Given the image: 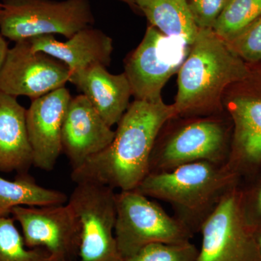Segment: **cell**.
<instances>
[{"instance_id":"cell-14","label":"cell","mask_w":261,"mask_h":261,"mask_svg":"<svg viewBox=\"0 0 261 261\" xmlns=\"http://www.w3.org/2000/svg\"><path fill=\"white\" fill-rule=\"evenodd\" d=\"M242 82L230 87L223 97V108L233 121L228 163H261V90L243 87Z\"/></svg>"},{"instance_id":"cell-25","label":"cell","mask_w":261,"mask_h":261,"mask_svg":"<svg viewBox=\"0 0 261 261\" xmlns=\"http://www.w3.org/2000/svg\"><path fill=\"white\" fill-rule=\"evenodd\" d=\"M9 49L10 48L8 47V43L7 42L6 38L0 32V71H1L5 61H6Z\"/></svg>"},{"instance_id":"cell-18","label":"cell","mask_w":261,"mask_h":261,"mask_svg":"<svg viewBox=\"0 0 261 261\" xmlns=\"http://www.w3.org/2000/svg\"><path fill=\"white\" fill-rule=\"evenodd\" d=\"M152 27L168 37L183 39L189 46L199 32L187 0H135Z\"/></svg>"},{"instance_id":"cell-12","label":"cell","mask_w":261,"mask_h":261,"mask_svg":"<svg viewBox=\"0 0 261 261\" xmlns=\"http://www.w3.org/2000/svg\"><path fill=\"white\" fill-rule=\"evenodd\" d=\"M65 87L32 99L27 110V128L33 166L43 171L54 168L62 152V128L71 99Z\"/></svg>"},{"instance_id":"cell-13","label":"cell","mask_w":261,"mask_h":261,"mask_svg":"<svg viewBox=\"0 0 261 261\" xmlns=\"http://www.w3.org/2000/svg\"><path fill=\"white\" fill-rule=\"evenodd\" d=\"M115 130L84 94L70 99L62 128V152L73 169L102 152L112 142Z\"/></svg>"},{"instance_id":"cell-7","label":"cell","mask_w":261,"mask_h":261,"mask_svg":"<svg viewBox=\"0 0 261 261\" xmlns=\"http://www.w3.org/2000/svg\"><path fill=\"white\" fill-rule=\"evenodd\" d=\"M190 46L149 25L142 42L126 57L124 72L137 100L159 102L168 81L186 59Z\"/></svg>"},{"instance_id":"cell-26","label":"cell","mask_w":261,"mask_h":261,"mask_svg":"<svg viewBox=\"0 0 261 261\" xmlns=\"http://www.w3.org/2000/svg\"><path fill=\"white\" fill-rule=\"evenodd\" d=\"M256 207L257 211L261 214V187L259 189L256 196Z\"/></svg>"},{"instance_id":"cell-11","label":"cell","mask_w":261,"mask_h":261,"mask_svg":"<svg viewBox=\"0 0 261 261\" xmlns=\"http://www.w3.org/2000/svg\"><path fill=\"white\" fill-rule=\"evenodd\" d=\"M68 67L49 55L33 50L29 40L10 48L0 71V93L32 99L64 87L69 82Z\"/></svg>"},{"instance_id":"cell-9","label":"cell","mask_w":261,"mask_h":261,"mask_svg":"<svg viewBox=\"0 0 261 261\" xmlns=\"http://www.w3.org/2000/svg\"><path fill=\"white\" fill-rule=\"evenodd\" d=\"M199 231L202 241L197 261H260L256 238L234 187L223 196Z\"/></svg>"},{"instance_id":"cell-10","label":"cell","mask_w":261,"mask_h":261,"mask_svg":"<svg viewBox=\"0 0 261 261\" xmlns=\"http://www.w3.org/2000/svg\"><path fill=\"white\" fill-rule=\"evenodd\" d=\"M25 245L42 248L53 261H75L80 245V226L73 207L62 205L18 206L12 210Z\"/></svg>"},{"instance_id":"cell-4","label":"cell","mask_w":261,"mask_h":261,"mask_svg":"<svg viewBox=\"0 0 261 261\" xmlns=\"http://www.w3.org/2000/svg\"><path fill=\"white\" fill-rule=\"evenodd\" d=\"M94 21L88 0L0 2V32L15 43L55 34L68 39Z\"/></svg>"},{"instance_id":"cell-6","label":"cell","mask_w":261,"mask_h":261,"mask_svg":"<svg viewBox=\"0 0 261 261\" xmlns=\"http://www.w3.org/2000/svg\"><path fill=\"white\" fill-rule=\"evenodd\" d=\"M116 204L115 235L123 260L150 244L187 243L193 235L185 223L136 190L116 192Z\"/></svg>"},{"instance_id":"cell-8","label":"cell","mask_w":261,"mask_h":261,"mask_svg":"<svg viewBox=\"0 0 261 261\" xmlns=\"http://www.w3.org/2000/svg\"><path fill=\"white\" fill-rule=\"evenodd\" d=\"M116 192L92 183L76 184L68 202L80 226L79 260L124 261L115 235Z\"/></svg>"},{"instance_id":"cell-16","label":"cell","mask_w":261,"mask_h":261,"mask_svg":"<svg viewBox=\"0 0 261 261\" xmlns=\"http://www.w3.org/2000/svg\"><path fill=\"white\" fill-rule=\"evenodd\" d=\"M108 125L118 124L129 106L132 89L124 73L113 74L97 65L70 77Z\"/></svg>"},{"instance_id":"cell-24","label":"cell","mask_w":261,"mask_h":261,"mask_svg":"<svg viewBox=\"0 0 261 261\" xmlns=\"http://www.w3.org/2000/svg\"><path fill=\"white\" fill-rule=\"evenodd\" d=\"M228 0H187L197 28L213 29Z\"/></svg>"},{"instance_id":"cell-19","label":"cell","mask_w":261,"mask_h":261,"mask_svg":"<svg viewBox=\"0 0 261 261\" xmlns=\"http://www.w3.org/2000/svg\"><path fill=\"white\" fill-rule=\"evenodd\" d=\"M68 200L65 193L40 186L28 173L19 174L13 181L0 176V217L8 216L18 206L58 205Z\"/></svg>"},{"instance_id":"cell-21","label":"cell","mask_w":261,"mask_h":261,"mask_svg":"<svg viewBox=\"0 0 261 261\" xmlns=\"http://www.w3.org/2000/svg\"><path fill=\"white\" fill-rule=\"evenodd\" d=\"M13 218L0 217V261H53L42 248H29Z\"/></svg>"},{"instance_id":"cell-27","label":"cell","mask_w":261,"mask_h":261,"mask_svg":"<svg viewBox=\"0 0 261 261\" xmlns=\"http://www.w3.org/2000/svg\"><path fill=\"white\" fill-rule=\"evenodd\" d=\"M256 238V237H255ZM256 241L257 244V247H258L259 254H260V261H261V232L259 233L258 236L256 238Z\"/></svg>"},{"instance_id":"cell-15","label":"cell","mask_w":261,"mask_h":261,"mask_svg":"<svg viewBox=\"0 0 261 261\" xmlns=\"http://www.w3.org/2000/svg\"><path fill=\"white\" fill-rule=\"evenodd\" d=\"M28 40L33 50L42 51L64 63L70 70V77L94 65L107 67L111 64L112 39L92 27L75 33L65 42L57 40L53 35Z\"/></svg>"},{"instance_id":"cell-3","label":"cell","mask_w":261,"mask_h":261,"mask_svg":"<svg viewBox=\"0 0 261 261\" xmlns=\"http://www.w3.org/2000/svg\"><path fill=\"white\" fill-rule=\"evenodd\" d=\"M236 174L228 163L197 161L171 171L149 173L135 190L168 202L176 217L195 232L233 187Z\"/></svg>"},{"instance_id":"cell-23","label":"cell","mask_w":261,"mask_h":261,"mask_svg":"<svg viewBox=\"0 0 261 261\" xmlns=\"http://www.w3.org/2000/svg\"><path fill=\"white\" fill-rule=\"evenodd\" d=\"M226 44L245 63H261V18Z\"/></svg>"},{"instance_id":"cell-1","label":"cell","mask_w":261,"mask_h":261,"mask_svg":"<svg viewBox=\"0 0 261 261\" xmlns=\"http://www.w3.org/2000/svg\"><path fill=\"white\" fill-rule=\"evenodd\" d=\"M177 118L173 105L135 99L118 123L112 142L80 167L75 184L92 183L119 191L135 190L149 174L151 155L161 130Z\"/></svg>"},{"instance_id":"cell-17","label":"cell","mask_w":261,"mask_h":261,"mask_svg":"<svg viewBox=\"0 0 261 261\" xmlns=\"http://www.w3.org/2000/svg\"><path fill=\"white\" fill-rule=\"evenodd\" d=\"M32 166L27 109L17 98L0 93V172L27 173Z\"/></svg>"},{"instance_id":"cell-20","label":"cell","mask_w":261,"mask_h":261,"mask_svg":"<svg viewBox=\"0 0 261 261\" xmlns=\"http://www.w3.org/2000/svg\"><path fill=\"white\" fill-rule=\"evenodd\" d=\"M260 18L261 0H228L213 31L229 42Z\"/></svg>"},{"instance_id":"cell-28","label":"cell","mask_w":261,"mask_h":261,"mask_svg":"<svg viewBox=\"0 0 261 261\" xmlns=\"http://www.w3.org/2000/svg\"><path fill=\"white\" fill-rule=\"evenodd\" d=\"M120 1L124 2V3L132 7V8H137L135 5V0H120Z\"/></svg>"},{"instance_id":"cell-22","label":"cell","mask_w":261,"mask_h":261,"mask_svg":"<svg viewBox=\"0 0 261 261\" xmlns=\"http://www.w3.org/2000/svg\"><path fill=\"white\" fill-rule=\"evenodd\" d=\"M199 249L191 242L153 243L142 247L124 261H197Z\"/></svg>"},{"instance_id":"cell-5","label":"cell","mask_w":261,"mask_h":261,"mask_svg":"<svg viewBox=\"0 0 261 261\" xmlns=\"http://www.w3.org/2000/svg\"><path fill=\"white\" fill-rule=\"evenodd\" d=\"M182 118L185 121L163 139L158 137L151 155L149 173L171 171L197 161L228 162L229 135L221 114Z\"/></svg>"},{"instance_id":"cell-29","label":"cell","mask_w":261,"mask_h":261,"mask_svg":"<svg viewBox=\"0 0 261 261\" xmlns=\"http://www.w3.org/2000/svg\"><path fill=\"white\" fill-rule=\"evenodd\" d=\"M1 1H2V0H0V2H1Z\"/></svg>"},{"instance_id":"cell-2","label":"cell","mask_w":261,"mask_h":261,"mask_svg":"<svg viewBox=\"0 0 261 261\" xmlns=\"http://www.w3.org/2000/svg\"><path fill=\"white\" fill-rule=\"evenodd\" d=\"M177 73L173 108L177 118H192L221 114L226 91L253 73L213 29H200Z\"/></svg>"}]
</instances>
